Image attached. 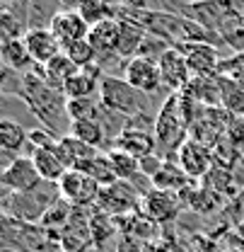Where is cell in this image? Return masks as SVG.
I'll use <instances>...</instances> for the list:
<instances>
[{
    "label": "cell",
    "mask_w": 244,
    "mask_h": 252,
    "mask_svg": "<svg viewBox=\"0 0 244 252\" xmlns=\"http://www.w3.org/2000/svg\"><path fill=\"white\" fill-rule=\"evenodd\" d=\"M182 204L177 199V194L169 191H160V189H148V194L143 196V214L155 223H169L177 219Z\"/></svg>",
    "instance_id": "9a60e30c"
},
{
    "label": "cell",
    "mask_w": 244,
    "mask_h": 252,
    "mask_svg": "<svg viewBox=\"0 0 244 252\" xmlns=\"http://www.w3.org/2000/svg\"><path fill=\"white\" fill-rule=\"evenodd\" d=\"M182 54L186 56L189 70L193 78H206V75H217L220 70V56L217 46L213 44H182Z\"/></svg>",
    "instance_id": "4fadbf2b"
},
{
    "label": "cell",
    "mask_w": 244,
    "mask_h": 252,
    "mask_svg": "<svg viewBox=\"0 0 244 252\" xmlns=\"http://www.w3.org/2000/svg\"><path fill=\"white\" fill-rule=\"evenodd\" d=\"M56 41L61 44V49H70L78 41H85L90 34V25L82 20V15L78 12V7H61L56 12V17L51 20V27Z\"/></svg>",
    "instance_id": "52a82bcc"
},
{
    "label": "cell",
    "mask_w": 244,
    "mask_h": 252,
    "mask_svg": "<svg viewBox=\"0 0 244 252\" xmlns=\"http://www.w3.org/2000/svg\"><path fill=\"white\" fill-rule=\"evenodd\" d=\"M107 158H109V162H111V167H114L119 182H133L138 175H143V172H140V160L126 156V153L116 151V148H111V151L107 153Z\"/></svg>",
    "instance_id": "f546056e"
},
{
    "label": "cell",
    "mask_w": 244,
    "mask_h": 252,
    "mask_svg": "<svg viewBox=\"0 0 244 252\" xmlns=\"http://www.w3.org/2000/svg\"><path fill=\"white\" fill-rule=\"evenodd\" d=\"M65 54H68V59L75 63V68H90V65H97V51L92 49V44L85 39V41H78L75 46H70V49H65Z\"/></svg>",
    "instance_id": "4dcf8cb0"
},
{
    "label": "cell",
    "mask_w": 244,
    "mask_h": 252,
    "mask_svg": "<svg viewBox=\"0 0 244 252\" xmlns=\"http://www.w3.org/2000/svg\"><path fill=\"white\" fill-rule=\"evenodd\" d=\"M217 85H220V107L230 117H244V85L217 73Z\"/></svg>",
    "instance_id": "d4e9b609"
},
{
    "label": "cell",
    "mask_w": 244,
    "mask_h": 252,
    "mask_svg": "<svg viewBox=\"0 0 244 252\" xmlns=\"http://www.w3.org/2000/svg\"><path fill=\"white\" fill-rule=\"evenodd\" d=\"M58 187H61V196L75 209H94L99 191H102V187L90 175H85L80 170H68L65 177L58 182Z\"/></svg>",
    "instance_id": "8992f818"
},
{
    "label": "cell",
    "mask_w": 244,
    "mask_h": 252,
    "mask_svg": "<svg viewBox=\"0 0 244 252\" xmlns=\"http://www.w3.org/2000/svg\"><path fill=\"white\" fill-rule=\"evenodd\" d=\"M94 209L104 211L111 219H126L143 211V194L131 182H114L109 187H102Z\"/></svg>",
    "instance_id": "5b68a950"
},
{
    "label": "cell",
    "mask_w": 244,
    "mask_h": 252,
    "mask_svg": "<svg viewBox=\"0 0 244 252\" xmlns=\"http://www.w3.org/2000/svg\"><path fill=\"white\" fill-rule=\"evenodd\" d=\"M25 44H27V49H29L31 61L36 63L39 68H44V65L51 61V59H56V56L63 51L61 44L56 41L54 32L49 30V27H41V30H29L27 34H25Z\"/></svg>",
    "instance_id": "2e32d148"
},
{
    "label": "cell",
    "mask_w": 244,
    "mask_h": 252,
    "mask_svg": "<svg viewBox=\"0 0 244 252\" xmlns=\"http://www.w3.org/2000/svg\"><path fill=\"white\" fill-rule=\"evenodd\" d=\"M61 199V187L56 182H41L29 191L22 194H7L5 191V216L20 220V223H31L39 225L44 214Z\"/></svg>",
    "instance_id": "7a4b0ae2"
},
{
    "label": "cell",
    "mask_w": 244,
    "mask_h": 252,
    "mask_svg": "<svg viewBox=\"0 0 244 252\" xmlns=\"http://www.w3.org/2000/svg\"><path fill=\"white\" fill-rule=\"evenodd\" d=\"M160 65V75H162V85L164 90L169 93H182L186 90V85L191 83V70H189V63H186V56L182 54L179 46H172L162 54V59L157 61Z\"/></svg>",
    "instance_id": "30bf717a"
},
{
    "label": "cell",
    "mask_w": 244,
    "mask_h": 252,
    "mask_svg": "<svg viewBox=\"0 0 244 252\" xmlns=\"http://www.w3.org/2000/svg\"><path fill=\"white\" fill-rule=\"evenodd\" d=\"M123 78L145 97H153L155 93H160L164 85H162V75H160V65L150 59H143V56H136L131 61H126L123 65Z\"/></svg>",
    "instance_id": "ba28073f"
},
{
    "label": "cell",
    "mask_w": 244,
    "mask_h": 252,
    "mask_svg": "<svg viewBox=\"0 0 244 252\" xmlns=\"http://www.w3.org/2000/svg\"><path fill=\"white\" fill-rule=\"evenodd\" d=\"M184 94H189L193 102H198L201 107H220V85H217V75H206V78H191V83L186 85Z\"/></svg>",
    "instance_id": "484cf974"
},
{
    "label": "cell",
    "mask_w": 244,
    "mask_h": 252,
    "mask_svg": "<svg viewBox=\"0 0 244 252\" xmlns=\"http://www.w3.org/2000/svg\"><path fill=\"white\" fill-rule=\"evenodd\" d=\"M20 99L25 102V107L39 119V124L49 128L51 133H56L58 138L68 136L70 131V117H68V99L61 90L51 88L39 65L22 75V90Z\"/></svg>",
    "instance_id": "6da1fadb"
},
{
    "label": "cell",
    "mask_w": 244,
    "mask_h": 252,
    "mask_svg": "<svg viewBox=\"0 0 244 252\" xmlns=\"http://www.w3.org/2000/svg\"><path fill=\"white\" fill-rule=\"evenodd\" d=\"M0 148H2V153L17 156V158H20V153L25 148H29V153H31L29 131L22 124L12 122V119H2L0 122Z\"/></svg>",
    "instance_id": "cb8c5ba5"
},
{
    "label": "cell",
    "mask_w": 244,
    "mask_h": 252,
    "mask_svg": "<svg viewBox=\"0 0 244 252\" xmlns=\"http://www.w3.org/2000/svg\"><path fill=\"white\" fill-rule=\"evenodd\" d=\"M114 148L121 151V153H126V156L136 158V160H145V158H150L157 153V141H155L153 131L128 126L121 136L116 138Z\"/></svg>",
    "instance_id": "5bb4252c"
},
{
    "label": "cell",
    "mask_w": 244,
    "mask_h": 252,
    "mask_svg": "<svg viewBox=\"0 0 244 252\" xmlns=\"http://www.w3.org/2000/svg\"><path fill=\"white\" fill-rule=\"evenodd\" d=\"M75 170H80V172L90 175V177L97 182V185H99V187H109V185L119 182V177H116V172H114V167H111V162H109L107 153L94 156L92 160L82 162V165H80V167H75Z\"/></svg>",
    "instance_id": "83f0119b"
},
{
    "label": "cell",
    "mask_w": 244,
    "mask_h": 252,
    "mask_svg": "<svg viewBox=\"0 0 244 252\" xmlns=\"http://www.w3.org/2000/svg\"><path fill=\"white\" fill-rule=\"evenodd\" d=\"M78 12L82 15V20L90 27L99 25V22H107V20H119V7L109 5V2H102V0H85V2H80Z\"/></svg>",
    "instance_id": "f1b7e54d"
},
{
    "label": "cell",
    "mask_w": 244,
    "mask_h": 252,
    "mask_svg": "<svg viewBox=\"0 0 244 252\" xmlns=\"http://www.w3.org/2000/svg\"><path fill=\"white\" fill-rule=\"evenodd\" d=\"M56 146H58V143H56ZM56 146H54V148H31L29 158L44 182H56V185H58L63 177H65L68 167L63 165V160L58 158V153H56Z\"/></svg>",
    "instance_id": "ffe728a7"
},
{
    "label": "cell",
    "mask_w": 244,
    "mask_h": 252,
    "mask_svg": "<svg viewBox=\"0 0 244 252\" xmlns=\"http://www.w3.org/2000/svg\"><path fill=\"white\" fill-rule=\"evenodd\" d=\"M68 136H73V138L87 143L90 148H97V151H102V153H109V151H111V143H109V138H107V131H104L102 122L97 119V114H94V117H87V119L70 122Z\"/></svg>",
    "instance_id": "e0dca14e"
},
{
    "label": "cell",
    "mask_w": 244,
    "mask_h": 252,
    "mask_svg": "<svg viewBox=\"0 0 244 252\" xmlns=\"http://www.w3.org/2000/svg\"><path fill=\"white\" fill-rule=\"evenodd\" d=\"M99 102L128 119L138 117V114H148V97L138 93L126 78H116L104 73L102 78V88H99Z\"/></svg>",
    "instance_id": "277c9868"
},
{
    "label": "cell",
    "mask_w": 244,
    "mask_h": 252,
    "mask_svg": "<svg viewBox=\"0 0 244 252\" xmlns=\"http://www.w3.org/2000/svg\"><path fill=\"white\" fill-rule=\"evenodd\" d=\"M211 162H213V151L196 138H189L179 148V165L191 180H201L211 175Z\"/></svg>",
    "instance_id": "7c38bea8"
},
{
    "label": "cell",
    "mask_w": 244,
    "mask_h": 252,
    "mask_svg": "<svg viewBox=\"0 0 244 252\" xmlns=\"http://www.w3.org/2000/svg\"><path fill=\"white\" fill-rule=\"evenodd\" d=\"M41 175L36 172L31 158L20 156L15 162L5 165L2 167V175H0V185L7 194H22V191H29L36 185H41Z\"/></svg>",
    "instance_id": "9c48e42d"
},
{
    "label": "cell",
    "mask_w": 244,
    "mask_h": 252,
    "mask_svg": "<svg viewBox=\"0 0 244 252\" xmlns=\"http://www.w3.org/2000/svg\"><path fill=\"white\" fill-rule=\"evenodd\" d=\"M145 39H148V32L143 30L140 25H136V22H131V20H119V41H116V56L119 59H126V61H131V59H136L138 54H140V49H143V44H145Z\"/></svg>",
    "instance_id": "d6986e66"
},
{
    "label": "cell",
    "mask_w": 244,
    "mask_h": 252,
    "mask_svg": "<svg viewBox=\"0 0 244 252\" xmlns=\"http://www.w3.org/2000/svg\"><path fill=\"white\" fill-rule=\"evenodd\" d=\"M87 41L92 44V49L97 51V59L102 63L104 56H116V41H119V20H107L90 27ZM119 59V56H116Z\"/></svg>",
    "instance_id": "ac0fdd59"
},
{
    "label": "cell",
    "mask_w": 244,
    "mask_h": 252,
    "mask_svg": "<svg viewBox=\"0 0 244 252\" xmlns=\"http://www.w3.org/2000/svg\"><path fill=\"white\" fill-rule=\"evenodd\" d=\"M102 65H90V68H78L63 85L65 99H97L99 88H102Z\"/></svg>",
    "instance_id": "8fae6325"
},
{
    "label": "cell",
    "mask_w": 244,
    "mask_h": 252,
    "mask_svg": "<svg viewBox=\"0 0 244 252\" xmlns=\"http://www.w3.org/2000/svg\"><path fill=\"white\" fill-rule=\"evenodd\" d=\"M41 70V75H44V80L51 85V88H56V90H61L63 93V85H65V80L78 70L75 68V63L68 59V54L65 51H61L56 59H51V61L46 63L44 68H39Z\"/></svg>",
    "instance_id": "4316f807"
},
{
    "label": "cell",
    "mask_w": 244,
    "mask_h": 252,
    "mask_svg": "<svg viewBox=\"0 0 244 252\" xmlns=\"http://www.w3.org/2000/svg\"><path fill=\"white\" fill-rule=\"evenodd\" d=\"M75 216V206L73 204H68L65 199H58L46 214H44V219L39 220V228L44 230V233H49L56 243H58V238H61V233L70 225V220Z\"/></svg>",
    "instance_id": "603a6c76"
},
{
    "label": "cell",
    "mask_w": 244,
    "mask_h": 252,
    "mask_svg": "<svg viewBox=\"0 0 244 252\" xmlns=\"http://www.w3.org/2000/svg\"><path fill=\"white\" fill-rule=\"evenodd\" d=\"M0 61H2V68H10V70H15L20 75H25V73L36 68V63L31 61L25 39L0 41Z\"/></svg>",
    "instance_id": "7402d4cb"
},
{
    "label": "cell",
    "mask_w": 244,
    "mask_h": 252,
    "mask_svg": "<svg viewBox=\"0 0 244 252\" xmlns=\"http://www.w3.org/2000/svg\"><path fill=\"white\" fill-rule=\"evenodd\" d=\"M186 131H189V124H186V117H184L182 109V97H179V93H169L167 99L162 102L160 112L155 114L153 133L155 141H157V148L179 153V148L189 141Z\"/></svg>",
    "instance_id": "3957f363"
},
{
    "label": "cell",
    "mask_w": 244,
    "mask_h": 252,
    "mask_svg": "<svg viewBox=\"0 0 244 252\" xmlns=\"http://www.w3.org/2000/svg\"><path fill=\"white\" fill-rule=\"evenodd\" d=\"M150 185H153L155 189H160V191H169V194H177V196H179V194H184L186 189L193 185V180L184 172L179 162L164 160L162 170L150 180Z\"/></svg>",
    "instance_id": "44dd1931"
}]
</instances>
